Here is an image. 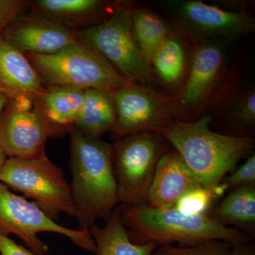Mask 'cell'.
<instances>
[{
    "instance_id": "obj_1",
    "label": "cell",
    "mask_w": 255,
    "mask_h": 255,
    "mask_svg": "<svg viewBox=\"0 0 255 255\" xmlns=\"http://www.w3.org/2000/svg\"><path fill=\"white\" fill-rule=\"evenodd\" d=\"M207 114L191 121H174L157 132L179 152L201 187L216 189L238 162L252 154L253 137L220 133L211 129Z\"/></svg>"
},
{
    "instance_id": "obj_2",
    "label": "cell",
    "mask_w": 255,
    "mask_h": 255,
    "mask_svg": "<svg viewBox=\"0 0 255 255\" xmlns=\"http://www.w3.org/2000/svg\"><path fill=\"white\" fill-rule=\"evenodd\" d=\"M70 169L79 230L89 231L97 219L107 221L119 204L112 144L72 130Z\"/></svg>"
},
{
    "instance_id": "obj_3",
    "label": "cell",
    "mask_w": 255,
    "mask_h": 255,
    "mask_svg": "<svg viewBox=\"0 0 255 255\" xmlns=\"http://www.w3.org/2000/svg\"><path fill=\"white\" fill-rule=\"evenodd\" d=\"M124 226L133 243H155L158 246L179 243L185 246L222 241L233 246L246 244V232L220 224L209 214H188L175 207L157 209L148 205L120 207Z\"/></svg>"
},
{
    "instance_id": "obj_4",
    "label": "cell",
    "mask_w": 255,
    "mask_h": 255,
    "mask_svg": "<svg viewBox=\"0 0 255 255\" xmlns=\"http://www.w3.org/2000/svg\"><path fill=\"white\" fill-rule=\"evenodd\" d=\"M133 9L129 3L114 5L105 21L82 30L77 39L102 55L126 78L156 90L152 69L142 56L132 32Z\"/></svg>"
},
{
    "instance_id": "obj_5",
    "label": "cell",
    "mask_w": 255,
    "mask_h": 255,
    "mask_svg": "<svg viewBox=\"0 0 255 255\" xmlns=\"http://www.w3.org/2000/svg\"><path fill=\"white\" fill-rule=\"evenodd\" d=\"M40 78L53 86H70L109 92L135 85L102 55L80 42L50 55H26Z\"/></svg>"
},
{
    "instance_id": "obj_6",
    "label": "cell",
    "mask_w": 255,
    "mask_h": 255,
    "mask_svg": "<svg viewBox=\"0 0 255 255\" xmlns=\"http://www.w3.org/2000/svg\"><path fill=\"white\" fill-rule=\"evenodd\" d=\"M0 182L31 198L53 221L62 213L76 217L70 185L46 152L28 159L7 157Z\"/></svg>"
},
{
    "instance_id": "obj_7",
    "label": "cell",
    "mask_w": 255,
    "mask_h": 255,
    "mask_svg": "<svg viewBox=\"0 0 255 255\" xmlns=\"http://www.w3.org/2000/svg\"><path fill=\"white\" fill-rule=\"evenodd\" d=\"M167 142L159 132H142L124 137L112 145L119 204L147 205L156 167L169 150Z\"/></svg>"
},
{
    "instance_id": "obj_8",
    "label": "cell",
    "mask_w": 255,
    "mask_h": 255,
    "mask_svg": "<svg viewBox=\"0 0 255 255\" xmlns=\"http://www.w3.org/2000/svg\"><path fill=\"white\" fill-rule=\"evenodd\" d=\"M174 31L193 44L207 41H233L255 30L248 11H231L201 1L179 0L164 3Z\"/></svg>"
},
{
    "instance_id": "obj_9",
    "label": "cell",
    "mask_w": 255,
    "mask_h": 255,
    "mask_svg": "<svg viewBox=\"0 0 255 255\" xmlns=\"http://www.w3.org/2000/svg\"><path fill=\"white\" fill-rule=\"evenodd\" d=\"M61 234L80 248L95 253L96 245L89 231L61 226L47 216L36 203L11 192L0 182V233L14 234L22 240L36 255L48 253V246L38 238L40 233Z\"/></svg>"
},
{
    "instance_id": "obj_10",
    "label": "cell",
    "mask_w": 255,
    "mask_h": 255,
    "mask_svg": "<svg viewBox=\"0 0 255 255\" xmlns=\"http://www.w3.org/2000/svg\"><path fill=\"white\" fill-rule=\"evenodd\" d=\"M117 122L113 131L120 137L142 132H157L179 120L174 97L138 84L112 92Z\"/></svg>"
},
{
    "instance_id": "obj_11",
    "label": "cell",
    "mask_w": 255,
    "mask_h": 255,
    "mask_svg": "<svg viewBox=\"0 0 255 255\" xmlns=\"http://www.w3.org/2000/svg\"><path fill=\"white\" fill-rule=\"evenodd\" d=\"M33 100L12 99L0 118V148L8 157L28 159L45 153L54 131Z\"/></svg>"
},
{
    "instance_id": "obj_12",
    "label": "cell",
    "mask_w": 255,
    "mask_h": 255,
    "mask_svg": "<svg viewBox=\"0 0 255 255\" xmlns=\"http://www.w3.org/2000/svg\"><path fill=\"white\" fill-rule=\"evenodd\" d=\"M221 41H207L194 45L185 81L174 97L179 120L184 113L195 111L207 103L227 76V53Z\"/></svg>"
},
{
    "instance_id": "obj_13",
    "label": "cell",
    "mask_w": 255,
    "mask_h": 255,
    "mask_svg": "<svg viewBox=\"0 0 255 255\" xmlns=\"http://www.w3.org/2000/svg\"><path fill=\"white\" fill-rule=\"evenodd\" d=\"M3 39L21 53L50 55L78 43L68 28L53 18L31 17L10 23Z\"/></svg>"
},
{
    "instance_id": "obj_14",
    "label": "cell",
    "mask_w": 255,
    "mask_h": 255,
    "mask_svg": "<svg viewBox=\"0 0 255 255\" xmlns=\"http://www.w3.org/2000/svg\"><path fill=\"white\" fill-rule=\"evenodd\" d=\"M191 171L177 150H168L159 159L151 182L147 205L157 209L173 208L188 191L198 187Z\"/></svg>"
},
{
    "instance_id": "obj_15",
    "label": "cell",
    "mask_w": 255,
    "mask_h": 255,
    "mask_svg": "<svg viewBox=\"0 0 255 255\" xmlns=\"http://www.w3.org/2000/svg\"><path fill=\"white\" fill-rule=\"evenodd\" d=\"M0 89L12 99L38 101L46 92L36 69L23 53L0 37Z\"/></svg>"
},
{
    "instance_id": "obj_16",
    "label": "cell",
    "mask_w": 255,
    "mask_h": 255,
    "mask_svg": "<svg viewBox=\"0 0 255 255\" xmlns=\"http://www.w3.org/2000/svg\"><path fill=\"white\" fill-rule=\"evenodd\" d=\"M216 97V116L229 135L252 137L255 125V90L253 85L228 86Z\"/></svg>"
},
{
    "instance_id": "obj_17",
    "label": "cell",
    "mask_w": 255,
    "mask_h": 255,
    "mask_svg": "<svg viewBox=\"0 0 255 255\" xmlns=\"http://www.w3.org/2000/svg\"><path fill=\"white\" fill-rule=\"evenodd\" d=\"M89 232L95 241L97 255H151L158 247L155 243H133L124 226L119 207L114 210L104 227L95 223Z\"/></svg>"
},
{
    "instance_id": "obj_18",
    "label": "cell",
    "mask_w": 255,
    "mask_h": 255,
    "mask_svg": "<svg viewBox=\"0 0 255 255\" xmlns=\"http://www.w3.org/2000/svg\"><path fill=\"white\" fill-rule=\"evenodd\" d=\"M85 90L70 86H53L38 100L40 110L55 134L75 125L81 110Z\"/></svg>"
},
{
    "instance_id": "obj_19",
    "label": "cell",
    "mask_w": 255,
    "mask_h": 255,
    "mask_svg": "<svg viewBox=\"0 0 255 255\" xmlns=\"http://www.w3.org/2000/svg\"><path fill=\"white\" fill-rule=\"evenodd\" d=\"M184 37L175 31L155 50L150 60L154 76L164 86L173 89L182 83L187 73V49Z\"/></svg>"
},
{
    "instance_id": "obj_20",
    "label": "cell",
    "mask_w": 255,
    "mask_h": 255,
    "mask_svg": "<svg viewBox=\"0 0 255 255\" xmlns=\"http://www.w3.org/2000/svg\"><path fill=\"white\" fill-rule=\"evenodd\" d=\"M117 110L112 92L100 89L85 90V98L75 122L77 130L95 137L113 131Z\"/></svg>"
},
{
    "instance_id": "obj_21",
    "label": "cell",
    "mask_w": 255,
    "mask_h": 255,
    "mask_svg": "<svg viewBox=\"0 0 255 255\" xmlns=\"http://www.w3.org/2000/svg\"><path fill=\"white\" fill-rule=\"evenodd\" d=\"M208 214L224 226H235L245 231H255V186H246L230 191Z\"/></svg>"
},
{
    "instance_id": "obj_22",
    "label": "cell",
    "mask_w": 255,
    "mask_h": 255,
    "mask_svg": "<svg viewBox=\"0 0 255 255\" xmlns=\"http://www.w3.org/2000/svg\"><path fill=\"white\" fill-rule=\"evenodd\" d=\"M174 31L169 21L162 19L150 9L134 6L132 32L142 56L150 66L155 50Z\"/></svg>"
},
{
    "instance_id": "obj_23",
    "label": "cell",
    "mask_w": 255,
    "mask_h": 255,
    "mask_svg": "<svg viewBox=\"0 0 255 255\" xmlns=\"http://www.w3.org/2000/svg\"><path fill=\"white\" fill-rule=\"evenodd\" d=\"M43 12L53 17L77 18L97 14L106 3L99 0H39L35 2Z\"/></svg>"
},
{
    "instance_id": "obj_24",
    "label": "cell",
    "mask_w": 255,
    "mask_h": 255,
    "mask_svg": "<svg viewBox=\"0 0 255 255\" xmlns=\"http://www.w3.org/2000/svg\"><path fill=\"white\" fill-rule=\"evenodd\" d=\"M220 194L219 187L208 189L198 186L185 193L174 207L185 214H208L215 198Z\"/></svg>"
},
{
    "instance_id": "obj_25",
    "label": "cell",
    "mask_w": 255,
    "mask_h": 255,
    "mask_svg": "<svg viewBox=\"0 0 255 255\" xmlns=\"http://www.w3.org/2000/svg\"><path fill=\"white\" fill-rule=\"evenodd\" d=\"M232 245L228 242L214 241L184 248L162 245L151 255H232Z\"/></svg>"
},
{
    "instance_id": "obj_26",
    "label": "cell",
    "mask_w": 255,
    "mask_h": 255,
    "mask_svg": "<svg viewBox=\"0 0 255 255\" xmlns=\"http://www.w3.org/2000/svg\"><path fill=\"white\" fill-rule=\"evenodd\" d=\"M246 186H255V155L254 152L248 157L239 168L226 177L219 184L221 192L232 191Z\"/></svg>"
},
{
    "instance_id": "obj_27",
    "label": "cell",
    "mask_w": 255,
    "mask_h": 255,
    "mask_svg": "<svg viewBox=\"0 0 255 255\" xmlns=\"http://www.w3.org/2000/svg\"><path fill=\"white\" fill-rule=\"evenodd\" d=\"M24 2L18 0H0V37L5 28L22 11Z\"/></svg>"
},
{
    "instance_id": "obj_28",
    "label": "cell",
    "mask_w": 255,
    "mask_h": 255,
    "mask_svg": "<svg viewBox=\"0 0 255 255\" xmlns=\"http://www.w3.org/2000/svg\"><path fill=\"white\" fill-rule=\"evenodd\" d=\"M0 255H36L30 250L16 244L14 241L0 233Z\"/></svg>"
},
{
    "instance_id": "obj_29",
    "label": "cell",
    "mask_w": 255,
    "mask_h": 255,
    "mask_svg": "<svg viewBox=\"0 0 255 255\" xmlns=\"http://www.w3.org/2000/svg\"><path fill=\"white\" fill-rule=\"evenodd\" d=\"M232 255H255V247L253 243L233 246Z\"/></svg>"
},
{
    "instance_id": "obj_30",
    "label": "cell",
    "mask_w": 255,
    "mask_h": 255,
    "mask_svg": "<svg viewBox=\"0 0 255 255\" xmlns=\"http://www.w3.org/2000/svg\"><path fill=\"white\" fill-rule=\"evenodd\" d=\"M11 97L4 90L0 89V118L11 101Z\"/></svg>"
},
{
    "instance_id": "obj_31",
    "label": "cell",
    "mask_w": 255,
    "mask_h": 255,
    "mask_svg": "<svg viewBox=\"0 0 255 255\" xmlns=\"http://www.w3.org/2000/svg\"><path fill=\"white\" fill-rule=\"evenodd\" d=\"M6 158H7V157L5 155L4 152L0 148V172H1V169H2L3 166H4Z\"/></svg>"
}]
</instances>
